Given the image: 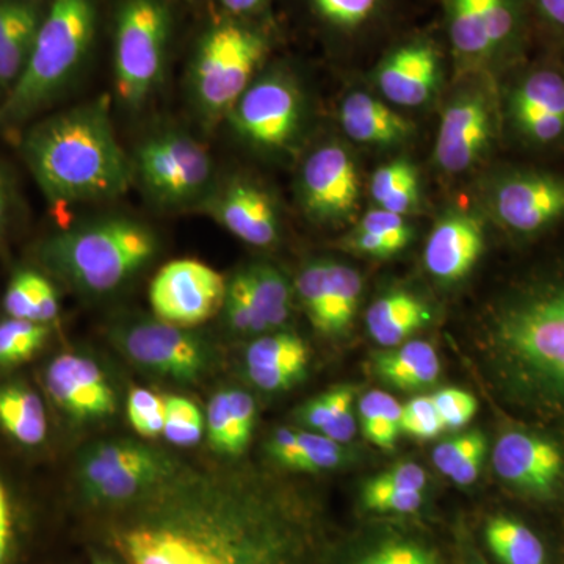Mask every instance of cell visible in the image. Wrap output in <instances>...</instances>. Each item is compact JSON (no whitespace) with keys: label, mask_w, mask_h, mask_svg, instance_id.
Returning <instances> with one entry per match:
<instances>
[{"label":"cell","mask_w":564,"mask_h":564,"mask_svg":"<svg viewBox=\"0 0 564 564\" xmlns=\"http://www.w3.org/2000/svg\"><path fill=\"white\" fill-rule=\"evenodd\" d=\"M516 128L541 117L564 118V77L552 69L529 74L516 88L510 101Z\"/></svg>","instance_id":"31"},{"label":"cell","mask_w":564,"mask_h":564,"mask_svg":"<svg viewBox=\"0 0 564 564\" xmlns=\"http://www.w3.org/2000/svg\"><path fill=\"white\" fill-rule=\"evenodd\" d=\"M491 344L516 395L564 417V274L508 300L494 321Z\"/></svg>","instance_id":"3"},{"label":"cell","mask_w":564,"mask_h":564,"mask_svg":"<svg viewBox=\"0 0 564 564\" xmlns=\"http://www.w3.org/2000/svg\"><path fill=\"white\" fill-rule=\"evenodd\" d=\"M51 336V326L21 318L0 322V370L17 369L31 362Z\"/></svg>","instance_id":"36"},{"label":"cell","mask_w":564,"mask_h":564,"mask_svg":"<svg viewBox=\"0 0 564 564\" xmlns=\"http://www.w3.org/2000/svg\"><path fill=\"white\" fill-rule=\"evenodd\" d=\"M310 348L293 333L267 334L245 352L247 377L265 392L288 391L306 377Z\"/></svg>","instance_id":"22"},{"label":"cell","mask_w":564,"mask_h":564,"mask_svg":"<svg viewBox=\"0 0 564 564\" xmlns=\"http://www.w3.org/2000/svg\"><path fill=\"white\" fill-rule=\"evenodd\" d=\"M372 198L381 209L404 215L419 203V174L408 161L380 166L370 182Z\"/></svg>","instance_id":"34"},{"label":"cell","mask_w":564,"mask_h":564,"mask_svg":"<svg viewBox=\"0 0 564 564\" xmlns=\"http://www.w3.org/2000/svg\"><path fill=\"white\" fill-rule=\"evenodd\" d=\"M133 174L163 207H185L206 198L214 163L206 148L187 133L163 132L137 150Z\"/></svg>","instance_id":"10"},{"label":"cell","mask_w":564,"mask_h":564,"mask_svg":"<svg viewBox=\"0 0 564 564\" xmlns=\"http://www.w3.org/2000/svg\"><path fill=\"white\" fill-rule=\"evenodd\" d=\"M345 462L343 444L329 440L322 433L296 430V448L291 470L296 473H322L339 467Z\"/></svg>","instance_id":"39"},{"label":"cell","mask_w":564,"mask_h":564,"mask_svg":"<svg viewBox=\"0 0 564 564\" xmlns=\"http://www.w3.org/2000/svg\"><path fill=\"white\" fill-rule=\"evenodd\" d=\"M295 291L314 328L325 336H339L358 313L361 274L343 263L317 261L296 276Z\"/></svg>","instance_id":"14"},{"label":"cell","mask_w":564,"mask_h":564,"mask_svg":"<svg viewBox=\"0 0 564 564\" xmlns=\"http://www.w3.org/2000/svg\"><path fill=\"white\" fill-rule=\"evenodd\" d=\"M434 406L443 419L445 430L462 429L477 414L478 403L473 393L445 388L432 395Z\"/></svg>","instance_id":"45"},{"label":"cell","mask_w":564,"mask_h":564,"mask_svg":"<svg viewBox=\"0 0 564 564\" xmlns=\"http://www.w3.org/2000/svg\"><path fill=\"white\" fill-rule=\"evenodd\" d=\"M95 24L91 0L52 2L28 65L0 106V126L31 120L68 87L90 51Z\"/></svg>","instance_id":"5"},{"label":"cell","mask_w":564,"mask_h":564,"mask_svg":"<svg viewBox=\"0 0 564 564\" xmlns=\"http://www.w3.org/2000/svg\"><path fill=\"white\" fill-rule=\"evenodd\" d=\"M22 525L20 511L7 481L0 474V564H17L20 558Z\"/></svg>","instance_id":"43"},{"label":"cell","mask_w":564,"mask_h":564,"mask_svg":"<svg viewBox=\"0 0 564 564\" xmlns=\"http://www.w3.org/2000/svg\"><path fill=\"white\" fill-rule=\"evenodd\" d=\"M373 478L380 484L404 489V491H423L426 486L425 470L415 463L397 464Z\"/></svg>","instance_id":"50"},{"label":"cell","mask_w":564,"mask_h":564,"mask_svg":"<svg viewBox=\"0 0 564 564\" xmlns=\"http://www.w3.org/2000/svg\"><path fill=\"white\" fill-rule=\"evenodd\" d=\"M170 14L161 0H126L117 22L115 80L129 107H140L165 73Z\"/></svg>","instance_id":"8"},{"label":"cell","mask_w":564,"mask_h":564,"mask_svg":"<svg viewBox=\"0 0 564 564\" xmlns=\"http://www.w3.org/2000/svg\"><path fill=\"white\" fill-rule=\"evenodd\" d=\"M165 429L163 436L177 447H193L202 443L206 433V417L198 404L187 397H165Z\"/></svg>","instance_id":"38"},{"label":"cell","mask_w":564,"mask_h":564,"mask_svg":"<svg viewBox=\"0 0 564 564\" xmlns=\"http://www.w3.org/2000/svg\"><path fill=\"white\" fill-rule=\"evenodd\" d=\"M492 207L511 231H543L564 217V180L547 173H516L497 185Z\"/></svg>","instance_id":"16"},{"label":"cell","mask_w":564,"mask_h":564,"mask_svg":"<svg viewBox=\"0 0 564 564\" xmlns=\"http://www.w3.org/2000/svg\"><path fill=\"white\" fill-rule=\"evenodd\" d=\"M340 122L345 133L358 143H400L411 133V122L393 111L380 99L367 93H351L340 109Z\"/></svg>","instance_id":"26"},{"label":"cell","mask_w":564,"mask_h":564,"mask_svg":"<svg viewBox=\"0 0 564 564\" xmlns=\"http://www.w3.org/2000/svg\"><path fill=\"white\" fill-rule=\"evenodd\" d=\"M350 247L352 250L362 252V254L372 256V258L388 259L397 254L391 245L378 237L377 234L356 229L350 237Z\"/></svg>","instance_id":"51"},{"label":"cell","mask_w":564,"mask_h":564,"mask_svg":"<svg viewBox=\"0 0 564 564\" xmlns=\"http://www.w3.org/2000/svg\"><path fill=\"white\" fill-rule=\"evenodd\" d=\"M258 408L242 389H221L206 411V434L214 454L236 459L245 454L256 429Z\"/></svg>","instance_id":"23"},{"label":"cell","mask_w":564,"mask_h":564,"mask_svg":"<svg viewBox=\"0 0 564 564\" xmlns=\"http://www.w3.org/2000/svg\"><path fill=\"white\" fill-rule=\"evenodd\" d=\"M356 564H440V560L433 551L421 544L397 541L380 545Z\"/></svg>","instance_id":"48"},{"label":"cell","mask_w":564,"mask_h":564,"mask_svg":"<svg viewBox=\"0 0 564 564\" xmlns=\"http://www.w3.org/2000/svg\"><path fill=\"white\" fill-rule=\"evenodd\" d=\"M492 464L503 481L540 497L554 491L564 466L562 451L555 443L514 430L497 441Z\"/></svg>","instance_id":"18"},{"label":"cell","mask_w":564,"mask_h":564,"mask_svg":"<svg viewBox=\"0 0 564 564\" xmlns=\"http://www.w3.org/2000/svg\"><path fill=\"white\" fill-rule=\"evenodd\" d=\"M3 228H6V193L0 184V243L3 239Z\"/></svg>","instance_id":"55"},{"label":"cell","mask_w":564,"mask_h":564,"mask_svg":"<svg viewBox=\"0 0 564 564\" xmlns=\"http://www.w3.org/2000/svg\"><path fill=\"white\" fill-rule=\"evenodd\" d=\"M359 426L370 444L392 451L402 433V404L383 391H370L358 406Z\"/></svg>","instance_id":"35"},{"label":"cell","mask_w":564,"mask_h":564,"mask_svg":"<svg viewBox=\"0 0 564 564\" xmlns=\"http://www.w3.org/2000/svg\"><path fill=\"white\" fill-rule=\"evenodd\" d=\"M485 247L484 226L467 214H448L434 226L423 261L436 280L455 282L473 270Z\"/></svg>","instance_id":"19"},{"label":"cell","mask_w":564,"mask_h":564,"mask_svg":"<svg viewBox=\"0 0 564 564\" xmlns=\"http://www.w3.org/2000/svg\"><path fill=\"white\" fill-rule=\"evenodd\" d=\"M359 198L356 163L340 144L318 148L304 162L302 203L311 218L339 221L355 212Z\"/></svg>","instance_id":"15"},{"label":"cell","mask_w":564,"mask_h":564,"mask_svg":"<svg viewBox=\"0 0 564 564\" xmlns=\"http://www.w3.org/2000/svg\"><path fill=\"white\" fill-rule=\"evenodd\" d=\"M485 540L502 564H549L540 538L518 519L494 516L485 527Z\"/></svg>","instance_id":"32"},{"label":"cell","mask_w":564,"mask_h":564,"mask_svg":"<svg viewBox=\"0 0 564 564\" xmlns=\"http://www.w3.org/2000/svg\"><path fill=\"white\" fill-rule=\"evenodd\" d=\"M485 454L486 451H478L475 452L473 456H469V458L451 475L454 484L458 486L473 485L474 481L477 480L478 475H480L481 467H484Z\"/></svg>","instance_id":"52"},{"label":"cell","mask_w":564,"mask_h":564,"mask_svg":"<svg viewBox=\"0 0 564 564\" xmlns=\"http://www.w3.org/2000/svg\"><path fill=\"white\" fill-rule=\"evenodd\" d=\"M545 21L564 29V0H534Z\"/></svg>","instance_id":"53"},{"label":"cell","mask_w":564,"mask_h":564,"mask_svg":"<svg viewBox=\"0 0 564 564\" xmlns=\"http://www.w3.org/2000/svg\"><path fill=\"white\" fill-rule=\"evenodd\" d=\"M378 0H314L325 20L340 28H356L372 17Z\"/></svg>","instance_id":"49"},{"label":"cell","mask_w":564,"mask_h":564,"mask_svg":"<svg viewBox=\"0 0 564 564\" xmlns=\"http://www.w3.org/2000/svg\"><path fill=\"white\" fill-rule=\"evenodd\" d=\"M0 432L25 448H39L46 443V406L28 381L0 380Z\"/></svg>","instance_id":"25"},{"label":"cell","mask_w":564,"mask_h":564,"mask_svg":"<svg viewBox=\"0 0 564 564\" xmlns=\"http://www.w3.org/2000/svg\"><path fill=\"white\" fill-rule=\"evenodd\" d=\"M3 311L11 318L50 325L61 313L57 291L50 278L35 270H20L13 274L3 295Z\"/></svg>","instance_id":"30"},{"label":"cell","mask_w":564,"mask_h":564,"mask_svg":"<svg viewBox=\"0 0 564 564\" xmlns=\"http://www.w3.org/2000/svg\"><path fill=\"white\" fill-rule=\"evenodd\" d=\"M91 564H122L120 560L104 554H93Z\"/></svg>","instance_id":"56"},{"label":"cell","mask_w":564,"mask_h":564,"mask_svg":"<svg viewBox=\"0 0 564 564\" xmlns=\"http://www.w3.org/2000/svg\"><path fill=\"white\" fill-rule=\"evenodd\" d=\"M265 51L262 36L240 25H218L204 35L191 73L193 101L204 120L214 124L228 117Z\"/></svg>","instance_id":"7"},{"label":"cell","mask_w":564,"mask_h":564,"mask_svg":"<svg viewBox=\"0 0 564 564\" xmlns=\"http://www.w3.org/2000/svg\"><path fill=\"white\" fill-rule=\"evenodd\" d=\"M226 284L206 263L177 259L163 265L152 280L151 307L159 321L193 328L221 310Z\"/></svg>","instance_id":"11"},{"label":"cell","mask_w":564,"mask_h":564,"mask_svg":"<svg viewBox=\"0 0 564 564\" xmlns=\"http://www.w3.org/2000/svg\"><path fill=\"white\" fill-rule=\"evenodd\" d=\"M158 237L143 223L109 217L47 237L36 259L70 288L107 293L121 288L152 261Z\"/></svg>","instance_id":"4"},{"label":"cell","mask_w":564,"mask_h":564,"mask_svg":"<svg viewBox=\"0 0 564 564\" xmlns=\"http://www.w3.org/2000/svg\"><path fill=\"white\" fill-rule=\"evenodd\" d=\"M492 104L484 93H466L444 111L434 161L447 173L470 169L494 137Z\"/></svg>","instance_id":"17"},{"label":"cell","mask_w":564,"mask_h":564,"mask_svg":"<svg viewBox=\"0 0 564 564\" xmlns=\"http://www.w3.org/2000/svg\"><path fill=\"white\" fill-rule=\"evenodd\" d=\"M469 564H488V563H486V560L484 558V556L478 554V551L477 552L473 551V552H470Z\"/></svg>","instance_id":"57"},{"label":"cell","mask_w":564,"mask_h":564,"mask_svg":"<svg viewBox=\"0 0 564 564\" xmlns=\"http://www.w3.org/2000/svg\"><path fill=\"white\" fill-rule=\"evenodd\" d=\"M132 429L147 440L163 434L165 429V397L147 388H132L126 402Z\"/></svg>","instance_id":"41"},{"label":"cell","mask_w":564,"mask_h":564,"mask_svg":"<svg viewBox=\"0 0 564 564\" xmlns=\"http://www.w3.org/2000/svg\"><path fill=\"white\" fill-rule=\"evenodd\" d=\"M299 88L284 76L254 82L229 111L232 128L245 140L265 148L288 147L302 122Z\"/></svg>","instance_id":"13"},{"label":"cell","mask_w":564,"mask_h":564,"mask_svg":"<svg viewBox=\"0 0 564 564\" xmlns=\"http://www.w3.org/2000/svg\"><path fill=\"white\" fill-rule=\"evenodd\" d=\"M214 217L237 239L269 247L280 236V220L272 198L262 188L237 181L210 202Z\"/></svg>","instance_id":"20"},{"label":"cell","mask_w":564,"mask_h":564,"mask_svg":"<svg viewBox=\"0 0 564 564\" xmlns=\"http://www.w3.org/2000/svg\"><path fill=\"white\" fill-rule=\"evenodd\" d=\"M102 514L101 540L122 564H334L321 502L250 466H193Z\"/></svg>","instance_id":"1"},{"label":"cell","mask_w":564,"mask_h":564,"mask_svg":"<svg viewBox=\"0 0 564 564\" xmlns=\"http://www.w3.org/2000/svg\"><path fill=\"white\" fill-rule=\"evenodd\" d=\"M355 389L351 386H337L323 392L296 410L295 419L310 432L322 433L339 444L350 443L356 433V419L352 413Z\"/></svg>","instance_id":"29"},{"label":"cell","mask_w":564,"mask_h":564,"mask_svg":"<svg viewBox=\"0 0 564 564\" xmlns=\"http://www.w3.org/2000/svg\"><path fill=\"white\" fill-rule=\"evenodd\" d=\"M21 152L52 206L106 202L132 184L133 163L104 98L36 122L22 137Z\"/></svg>","instance_id":"2"},{"label":"cell","mask_w":564,"mask_h":564,"mask_svg":"<svg viewBox=\"0 0 564 564\" xmlns=\"http://www.w3.org/2000/svg\"><path fill=\"white\" fill-rule=\"evenodd\" d=\"M375 375L400 391H421L436 383L441 362L433 345L423 340L393 347L373 356Z\"/></svg>","instance_id":"28"},{"label":"cell","mask_w":564,"mask_h":564,"mask_svg":"<svg viewBox=\"0 0 564 564\" xmlns=\"http://www.w3.org/2000/svg\"><path fill=\"white\" fill-rule=\"evenodd\" d=\"M43 20L32 0H0V87L20 79Z\"/></svg>","instance_id":"24"},{"label":"cell","mask_w":564,"mask_h":564,"mask_svg":"<svg viewBox=\"0 0 564 564\" xmlns=\"http://www.w3.org/2000/svg\"><path fill=\"white\" fill-rule=\"evenodd\" d=\"M263 0H221L223 6L231 13L243 14L258 9Z\"/></svg>","instance_id":"54"},{"label":"cell","mask_w":564,"mask_h":564,"mask_svg":"<svg viewBox=\"0 0 564 564\" xmlns=\"http://www.w3.org/2000/svg\"><path fill=\"white\" fill-rule=\"evenodd\" d=\"M432 322V311L413 293H386L367 311V328L375 343L393 348Z\"/></svg>","instance_id":"27"},{"label":"cell","mask_w":564,"mask_h":564,"mask_svg":"<svg viewBox=\"0 0 564 564\" xmlns=\"http://www.w3.org/2000/svg\"><path fill=\"white\" fill-rule=\"evenodd\" d=\"M184 463L154 445L110 437L82 448L74 480L82 502L107 513L147 496Z\"/></svg>","instance_id":"6"},{"label":"cell","mask_w":564,"mask_h":564,"mask_svg":"<svg viewBox=\"0 0 564 564\" xmlns=\"http://www.w3.org/2000/svg\"><path fill=\"white\" fill-rule=\"evenodd\" d=\"M41 383L54 406L73 423L106 421L117 414V392L90 356L61 352L44 367Z\"/></svg>","instance_id":"12"},{"label":"cell","mask_w":564,"mask_h":564,"mask_svg":"<svg viewBox=\"0 0 564 564\" xmlns=\"http://www.w3.org/2000/svg\"><path fill=\"white\" fill-rule=\"evenodd\" d=\"M358 229L377 234L397 252L404 250L413 237V231L403 215L393 214V212L381 209V207L370 210L359 223Z\"/></svg>","instance_id":"47"},{"label":"cell","mask_w":564,"mask_h":564,"mask_svg":"<svg viewBox=\"0 0 564 564\" xmlns=\"http://www.w3.org/2000/svg\"><path fill=\"white\" fill-rule=\"evenodd\" d=\"M445 430L432 397H414L402 406V432L415 440H434Z\"/></svg>","instance_id":"44"},{"label":"cell","mask_w":564,"mask_h":564,"mask_svg":"<svg viewBox=\"0 0 564 564\" xmlns=\"http://www.w3.org/2000/svg\"><path fill=\"white\" fill-rule=\"evenodd\" d=\"M362 505L377 513H415L423 505V491H404L372 478L364 485Z\"/></svg>","instance_id":"42"},{"label":"cell","mask_w":564,"mask_h":564,"mask_svg":"<svg viewBox=\"0 0 564 564\" xmlns=\"http://www.w3.org/2000/svg\"><path fill=\"white\" fill-rule=\"evenodd\" d=\"M110 340L133 366L176 383H199L214 367V348L204 337L158 317L117 323Z\"/></svg>","instance_id":"9"},{"label":"cell","mask_w":564,"mask_h":564,"mask_svg":"<svg viewBox=\"0 0 564 564\" xmlns=\"http://www.w3.org/2000/svg\"><path fill=\"white\" fill-rule=\"evenodd\" d=\"M252 302L270 329L280 328L291 317L292 291L280 270L269 263H256L240 270Z\"/></svg>","instance_id":"33"},{"label":"cell","mask_w":564,"mask_h":564,"mask_svg":"<svg viewBox=\"0 0 564 564\" xmlns=\"http://www.w3.org/2000/svg\"><path fill=\"white\" fill-rule=\"evenodd\" d=\"M451 33L456 51L463 55L481 57L494 52L480 0H454Z\"/></svg>","instance_id":"37"},{"label":"cell","mask_w":564,"mask_h":564,"mask_svg":"<svg viewBox=\"0 0 564 564\" xmlns=\"http://www.w3.org/2000/svg\"><path fill=\"white\" fill-rule=\"evenodd\" d=\"M441 63L429 44H411L392 52L377 73L378 87L388 101L403 107H417L430 101L437 82Z\"/></svg>","instance_id":"21"},{"label":"cell","mask_w":564,"mask_h":564,"mask_svg":"<svg viewBox=\"0 0 564 564\" xmlns=\"http://www.w3.org/2000/svg\"><path fill=\"white\" fill-rule=\"evenodd\" d=\"M486 451V437L481 432H470L441 443L433 451V463L447 477L458 469L475 452Z\"/></svg>","instance_id":"46"},{"label":"cell","mask_w":564,"mask_h":564,"mask_svg":"<svg viewBox=\"0 0 564 564\" xmlns=\"http://www.w3.org/2000/svg\"><path fill=\"white\" fill-rule=\"evenodd\" d=\"M226 321L234 332L242 334H263L269 332L265 318L252 302L242 273H236L226 284L225 302H223Z\"/></svg>","instance_id":"40"}]
</instances>
